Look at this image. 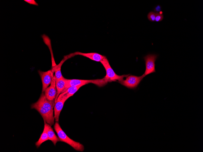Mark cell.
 <instances>
[{
	"label": "cell",
	"instance_id": "6da1fadb",
	"mask_svg": "<svg viewBox=\"0 0 203 152\" xmlns=\"http://www.w3.org/2000/svg\"><path fill=\"white\" fill-rule=\"evenodd\" d=\"M55 104L54 101L48 100L44 92H42L38 100L31 105V108L37 110L44 121L52 126L55 120L53 110Z\"/></svg>",
	"mask_w": 203,
	"mask_h": 152
},
{
	"label": "cell",
	"instance_id": "7a4b0ae2",
	"mask_svg": "<svg viewBox=\"0 0 203 152\" xmlns=\"http://www.w3.org/2000/svg\"><path fill=\"white\" fill-rule=\"evenodd\" d=\"M54 128L60 141L67 144L76 150L80 151L84 150V146L80 143L75 141L69 138L62 129L58 122H56L54 125Z\"/></svg>",
	"mask_w": 203,
	"mask_h": 152
},
{
	"label": "cell",
	"instance_id": "3957f363",
	"mask_svg": "<svg viewBox=\"0 0 203 152\" xmlns=\"http://www.w3.org/2000/svg\"><path fill=\"white\" fill-rule=\"evenodd\" d=\"M108 82V80L104 77L102 79L91 80L67 79L65 88L62 93L65 91L70 87L73 86L79 85L84 86L89 83H92L99 87H102L106 85Z\"/></svg>",
	"mask_w": 203,
	"mask_h": 152
},
{
	"label": "cell",
	"instance_id": "277c9868",
	"mask_svg": "<svg viewBox=\"0 0 203 152\" xmlns=\"http://www.w3.org/2000/svg\"><path fill=\"white\" fill-rule=\"evenodd\" d=\"M104 66L106 72V75L104 77L108 80L109 82L118 80L119 82L123 80L124 77H127L129 74L119 76L116 74L111 67L108 61L105 57L100 62Z\"/></svg>",
	"mask_w": 203,
	"mask_h": 152
},
{
	"label": "cell",
	"instance_id": "5b68a950",
	"mask_svg": "<svg viewBox=\"0 0 203 152\" xmlns=\"http://www.w3.org/2000/svg\"><path fill=\"white\" fill-rule=\"evenodd\" d=\"M157 56L156 54H149L144 57L146 65L145 71L143 75L144 77L156 72L155 62Z\"/></svg>",
	"mask_w": 203,
	"mask_h": 152
},
{
	"label": "cell",
	"instance_id": "8992f818",
	"mask_svg": "<svg viewBox=\"0 0 203 152\" xmlns=\"http://www.w3.org/2000/svg\"><path fill=\"white\" fill-rule=\"evenodd\" d=\"M144 77L131 75L126 77V79L119 82L122 85L130 89L136 87Z\"/></svg>",
	"mask_w": 203,
	"mask_h": 152
},
{
	"label": "cell",
	"instance_id": "52a82bcc",
	"mask_svg": "<svg viewBox=\"0 0 203 152\" xmlns=\"http://www.w3.org/2000/svg\"><path fill=\"white\" fill-rule=\"evenodd\" d=\"M38 72L40 77L42 83V92H44L49 85L51 84L54 76V72L51 69L46 72L39 70L38 71Z\"/></svg>",
	"mask_w": 203,
	"mask_h": 152
},
{
	"label": "cell",
	"instance_id": "ba28073f",
	"mask_svg": "<svg viewBox=\"0 0 203 152\" xmlns=\"http://www.w3.org/2000/svg\"><path fill=\"white\" fill-rule=\"evenodd\" d=\"M44 93L48 100L55 101L57 94L55 76H54L53 78L50 85L45 90Z\"/></svg>",
	"mask_w": 203,
	"mask_h": 152
},
{
	"label": "cell",
	"instance_id": "9c48e42d",
	"mask_svg": "<svg viewBox=\"0 0 203 152\" xmlns=\"http://www.w3.org/2000/svg\"><path fill=\"white\" fill-rule=\"evenodd\" d=\"M74 53H72L68 55L64 56L63 59L57 65L52 67V70L53 72L55 73V76L56 79H58L62 78L63 76L62 75L61 68L64 62L68 59L71 58L75 56Z\"/></svg>",
	"mask_w": 203,
	"mask_h": 152
},
{
	"label": "cell",
	"instance_id": "30bf717a",
	"mask_svg": "<svg viewBox=\"0 0 203 152\" xmlns=\"http://www.w3.org/2000/svg\"><path fill=\"white\" fill-rule=\"evenodd\" d=\"M83 85L73 86L68 88L65 91L61 93L59 96L57 100L64 99L67 100L72 96Z\"/></svg>",
	"mask_w": 203,
	"mask_h": 152
},
{
	"label": "cell",
	"instance_id": "8fae6325",
	"mask_svg": "<svg viewBox=\"0 0 203 152\" xmlns=\"http://www.w3.org/2000/svg\"><path fill=\"white\" fill-rule=\"evenodd\" d=\"M75 55H81L98 62H101L106 56L95 52L84 53L79 52H74Z\"/></svg>",
	"mask_w": 203,
	"mask_h": 152
},
{
	"label": "cell",
	"instance_id": "7c38bea8",
	"mask_svg": "<svg viewBox=\"0 0 203 152\" xmlns=\"http://www.w3.org/2000/svg\"><path fill=\"white\" fill-rule=\"evenodd\" d=\"M66 100L63 99L57 100L55 102L54 107V117L56 122H59L60 113L64 106V103Z\"/></svg>",
	"mask_w": 203,
	"mask_h": 152
},
{
	"label": "cell",
	"instance_id": "4fadbf2b",
	"mask_svg": "<svg viewBox=\"0 0 203 152\" xmlns=\"http://www.w3.org/2000/svg\"><path fill=\"white\" fill-rule=\"evenodd\" d=\"M44 124L46 127L49 140L52 141L54 145L55 146L57 143L60 141L58 137H57L55 134L50 125L45 121H44Z\"/></svg>",
	"mask_w": 203,
	"mask_h": 152
},
{
	"label": "cell",
	"instance_id": "5bb4252c",
	"mask_svg": "<svg viewBox=\"0 0 203 152\" xmlns=\"http://www.w3.org/2000/svg\"><path fill=\"white\" fill-rule=\"evenodd\" d=\"M66 79L63 77L59 79H56V85L57 94L55 99V103L57 101L59 95L62 93L65 88L66 83Z\"/></svg>",
	"mask_w": 203,
	"mask_h": 152
},
{
	"label": "cell",
	"instance_id": "9a60e30c",
	"mask_svg": "<svg viewBox=\"0 0 203 152\" xmlns=\"http://www.w3.org/2000/svg\"><path fill=\"white\" fill-rule=\"evenodd\" d=\"M49 140L46 126L44 124V129L40 137L36 143L35 145L37 148L39 147L42 143Z\"/></svg>",
	"mask_w": 203,
	"mask_h": 152
},
{
	"label": "cell",
	"instance_id": "2e32d148",
	"mask_svg": "<svg viewBox=\"0 0 203 152\" xmlns=\"http://www.w3.org/2000/svg\"><path fill=\"white\" fill-rule=\"evenodd\" d=\"M156 13L153 12H149L147 15V18L150 21H155Z\"/></svg>",
	"mask_w": 203,
	"mask_h": 152
},
{
	"label": "cell",
	"instance_id": "e0dca14e",
	"mask_svg": "<svg viewBox=\"0 0 203 152\" xmlns=\"http://www.w3.org/2000/svg\"><path fill=\"white\" fill-rule=\"evenodd\" d=\"M163 19V13H156L155 21L159 22L161 21Z\"/></svg>",
	"mask_w": 203,
	"mask_h": 152
},
{
	"label": "cell",
	"instance_id": "ac0fdd59",
	"mask_svg": "<svg viewBox=\"0 0 203 152\" xmlns=\"http://www.w3.org/2000/svg\"><path fill=\"white\" fill-rule=\"evenodd\" d=\"M24 1L31 5H38V4L34 0H24Z\"/></svg>",
	"mask_w": 203,
	"mask_h": 152
}]
</instances>
